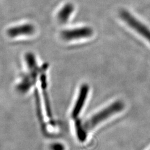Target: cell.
<instances>
[{"label":"cell","instance_id":"3","mask_svg":"<svg viewBox=\"0 0 150 150\" xmlns=\"http://www.w3.org/2000/svg\"><path fill=\"white\" fill-rule=\"evenodd\" d=\"M93 33V31L91 28L84 27L66 30L62 32L61 36L66 40H73L90 38Z\"/></svg>","mask_w":150,"mask_h":150},{"label":"cell","instance_id":"7","mask_svg":"<svg viewBox=\"0 0 150 150\" xmlns=\"http://www.w3.org/2000/svg\"><path fill=\"white\" fill-rule=\"evenodd\" d=\"M75 127L78 139L80 141H84L87 137V131L80 120L77 119L75 123Z\"/></svg>","mask_w":150,"mask_h":150},{"label":"cell","instance_id":"6","mask_svg":"<svg viewBox=\"0 0 150 150\" xmlns=\"http://www.w3.org/2000/svg\"><path fill=\"white\" fill-rule=\"evenodd\" d=\"M74 10V6L72 4H68L64 5L58 13V19L61 22H66L68 21L72 13Z\"/></svg>","mask_w":150,"mask_h":150},{"label":"cell","instance_id":"1","mask_svg":"<svg viewBox=\"0 0 150 150\" xmlns=\"http://www.w3.org/2000/svg\"><path fill=\"white\" fill-rule=\"evenodd\" d=\"M125 105L122 101H116L95 114L83 123L87 132L94 129L97 125L101 123L111 116L122 111Z\"/></svg>","mask_w":150,"mask_h":150},{"label":"cell","instance_id":"5","mask_svg":"<svg viewBox=\"0 0 150 150\" xmlns=\"http://www.w3.org/2000/svg\"><path fill=\"white\" fill-rule=\"evenodd\" d=\"M34 32V28L31 25H23L13 27L8 31L10 36L13 37L20 35H29Z\"/></svg>","mask_w":150,"mask_h":150},{"label":"cell","instance_id":"2","mask_svg":"<svg viewBox=\"0 0 150 150\" xmlns=\"http://www.w3.org/2000/svg\"><path fill=\"white\" fill-rule=\"evenodd\" d=\"M120 15L122 19L129 27L149 41L150 43V30L148 27L139 21L128 11L122 10L120 12Z\"/></svg>","mask_w":150,"mask_h":150},{"label":"cell","instance_id":"4","mask_svg":"<svg viewBox=\"0 0 150 150\" xmlns=\"http://www.w3.org/2000/svg\"><path fill=\"white\" fill-rule=\"evenodd\" d=\"M88 92L89 86L87 84H83L81 87L79 96L72 112V117L73 118H77L80 115L86 102Z\"/></svg>","mask_w":150,"mask_h":150}]
</instances>
